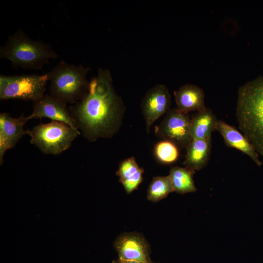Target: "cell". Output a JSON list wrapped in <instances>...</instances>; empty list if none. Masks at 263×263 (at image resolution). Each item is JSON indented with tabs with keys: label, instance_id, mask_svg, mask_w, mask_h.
Segmentation results:
<instances>
[{
	"label": "cell",
	"instance_id": "cell-1",
	"mask_svg": "<svg viewBox=\"0 0 263 263\" xmlns=\"http://www.w3.org/2000/svg\"><path fill=\"white\" fill-rule=\"evenodd\" d=\"M69 109L76 128L89 141L110 138L116 133L125 107L113 88L110 71L99 68L85 95Z\"/></svg>",
	"mask_w": 263,
	"mask_h": 263
},
{
	"label": "cell",
	"instance_id": "cell-2",
	"mask_svg": "<svg viewBox=\"0 0 263 263\" xmlns=\"http://www.w3.org/2000/svg\"><path fill=\"white\" fill-rule=\"evenodd\" d=\"M236 116L239 129L263 156V76L241 86L237 92Z\"/></svg>",
	"mask_w": 263,
	"mask_h": 263
},
{
	"label": "cell",
	"instance_id": "cell-3",
	"mask_svg": "<svg viewBox=\"0 0 263 263\" xmlns=\"http://www.w3.org/2000/svg\"><path fill=\"white\" fill-rule=\"evenodd\" d=\"M58 57L51 45L30 38L18 28L0 47V58L8 59L12 67L27 70H40L50 59Z\"/></svg>",
	"mask_w": 263,
	"mask_h": 263
},
{
	"label": "cell",
	"instance_id": "cell-4",
	"mask_svg": "<svg viewBox=\"0 0 263 263\" xmlns=\"http://www.w3.org/2000/svg\"><path fill=\"white\" fill-rule=\"evenodd\" d=\"M91 69L83 65L59 62L48 72L49 95L66 104H75L88 92L87 75Z\"/></svg>",
	"mask_w": 263,
	"mask_h": 263
},
{
	"label": "cell",
	"instance_id": "cell-5",
	"mask_svg": "<svg viewBox=\"0 0 263 263\" xmlns=\"http://www.w3.org/2000/svg\"><path fill=\"white\" fill-rule=\"evenodd\" d=\"M27 134L30 143L43 153L55 155L68 150L81 133L65 123L52 120L27 130Z\"/></svg>",
	"mask_w": 263,
	"mask_h": 263
},
{
	"label": "cell",
	"instance_id": "cell-6",
	"mask_svg": "<svg viewBox=\"0 0 263 263\" xmlns=\"http://www.w3.org/2000/svg\"><path fill=\"white\" fill-rule=\"evenodd\" d=\"M48 74L0 75V100H38L45 94Z\"/></svg>",
	"mask_w": 263,
	"mask_h": 263
},
{
	"label": "cell",
	"instance_id": "cell-7",
	"mask_svg": "<svg viewBox=\"0 0 263 263\" xmlns=\"http://www.w3.org/2000/svg\"><path fill=\"white\" fill-rule=\"evenodd\" d=\"M190 119L188 113L177 108L170 109L160 124L155 127V133L163 140L173 143L179 149L187 148L192 140Z\"/></svg>",
	"mask_w": 263,
	"mask_h": 263
},
{
	"label": "cell",
	"instance_id": "cell-8",
	"mask_svg": "<svg viewBox=\"0 0 263 263\" xmlns=\"http://www.w3.org/2000/svg\"><path fill=\"white\" fill-rule=\"evenodd\" d=\"M118 259L124 261H151V249L149 243L143 235L133 232L119 235L114 243Z\"/></svg>",
	"mask_w": 263,
	"mask_h": 263
},
{
	"label": "cell",
	"instance_id": "cell-9",
	"mask_svg": "<svg viewBox=\"0 0 263 263\" xmlns=\"http://www.w3.org/2000/svg\"><path fill=\"white\" fill-rule=\"evenodd\" d=\"M171 104V96L165 85L157 84L147 92L141 102V109L147 132L154 122L170 109Z\"/></svg>",
	"mask_w": 263,
	"mask_h": 263
},
{
	"label": "cell",
	"instance_id": "cell-10",
	"mask_svg": "<svg viewBox=\"0 0 263 263\" xmlns=\"http://www.w3.org/2000/svg\"><path fill=\"white\" fill-rule=\"evenodd\" d=\"M28 118L29 120L48 118L52 120L65 123L73 129L78 131L67 105L49 94H45L33 102V111Z\"/></svg>",
	"mask_w": 263,
	"mask_h": 263
},
{
	"label": "cell",
	"instance_id": "cell-11",
	"mask_svg": "<svg viewBox=\"0 0 263 263\" xmlns=\"http://www.w3.org/2000/svg\"><path fill=\"white\" fill-rule=\"evenodd\" d=\"M29 120L22 113L18 118H13L7 113H0V164L3 162L6 151L15 147L27 130L23 127Z\"/></svg>",
	"mask_w": 263,
	"mask_h": 263
},
{
	"label": "cell",
	"instance_id": "cell-12",
	"mask_svg": "<svg viewBox=\"0 0 263 263\" xmlns=\"http://www.w3.org/2000/svg\"><path fill=\"white\" fill-rule=\"evenodd\" d=\"M216 130L221 134L227 147L243 152L258 166L262 165L259 154L253 146L243 134L234 127L223 120H218Z\"/></svg>",
	"mask_w": 263,
	"mask_h": 263
},
{
	"label": "cell",
	"instance_id": "cell-13",
	"mask_svg": "<svg viewBox=\"0 0 263 263\" xmlns=\"http://www.w3.org/2000/svg\"><path fill=\"white\" fill-rule=\"evenodd\" d=\"M176 108L179 111L188 113L192 111H205V93L200 87L191 84L181 86L174 92Z\"/></svg>",
	"mask_w": 263,
	"mask_h": 263
},
{
	"label": "cell",
	"instance_id": "cell-14",
	"mask_svg": "<svg viewBox=\"0 0 263 263\" xmlns=\"http://www.w3.org/2000/svg\"><path fill=\"white\" fill-rule=\"evenodd\" d=\"M186 149L183 165L195 171L200 170L207 166L209 161L211 149V138L192 139Z\"/></svg>",
	"mask_w": 263,
	"mask_h": 263
},
{
	"label": "cell",
	"instance_id": "cell-15",
	"mask_svg": "<svg viewBox=\"0 0 263 263\" xmlns=\"http://www.w3.org/2000/svg\"><path fill=\"white\" fill-rule=\"evenodd\" d=\"M144 169L138 165L133 157L128 158L119 164L116 172L119 181L128 194L136 189L143 181Z\"/></svg>",
	"mask_w": 263,
	"mask_h": 263
},
{
	"label": "cell",
	"instance_id": "cell-16",
	"mask_svg": "<svg viewBox=\"0 0 263 263\" xmlns=\"http://www.w3.org/2000/svg\"><path fill=\"white\" fill-rule=\"evenodd\" d=\"M218 120L212 111L208 108L203 112H197L190 119V133L192 139L211 138L217 130Z\"/></svg>",
	"mask_w": 263,
	"mask_h": 263
},
{
	"label": "cell",
	"instance_id": "cell-17",
	"mask_svg": "<svg viewBox=\"0 0 263 263\" xmlns=\"http://www.w3.org/2000/svg\"><path fill=\"white\" fill-rule=\"evenodd\" d=\"M195 171L187 167L175 166L170 169L169 176L174 191L184 194L197 190L193 176Z\"/></svg>",
	"mask_w": 263,
	"mask_h": 263
},
{
	"label": "cell",
	"instance_id": "cell-18",
	"mask_svg": "<svg viewBox=\"0 0 263 263\" xmlns=\"http://www.w3.org/2000/svg\"><path fill=\"white\" fill-rule=\"evenodd\" d=\"M173 191H174L169 175L155 177L148 189L147 199L152 202H157Z\"/></svg>",
	"mask_w": 263,
	"mask_h": 263
},
{
	"label": "cell",
	"instance_id": "cell-19",
	"mask_svg": "<svg viewBox=\"0 0 263 263\" xmlns=\"http://www.w3.org/2000/svg\"><path fill=\"white\" fill-rule=\"evenodd\" d=\"M179 148L173 143L166 140L158 142L154 147V154L158 161L169 164L175 162L179 156Z\"/></svg>",
	"mask_w": 263,
	"mask_h": 263
},
{
	"label": "cell",
	"instance_id": "cell-20",
	"mask_svg": "<svg viewBox=\"0 0 263 263\" xmlns=\"http://www.w3.org/2000/svg\"><path fill=\"white\" fill-rule=\"evenodd\" d=\"M112 263H158L153 262L152 261L147 262H131V261H124L118 259L114 260L112 262Z\"/></svg>",
	"mask_w": 263,
	"mask_h": 263
}]
</instances>
